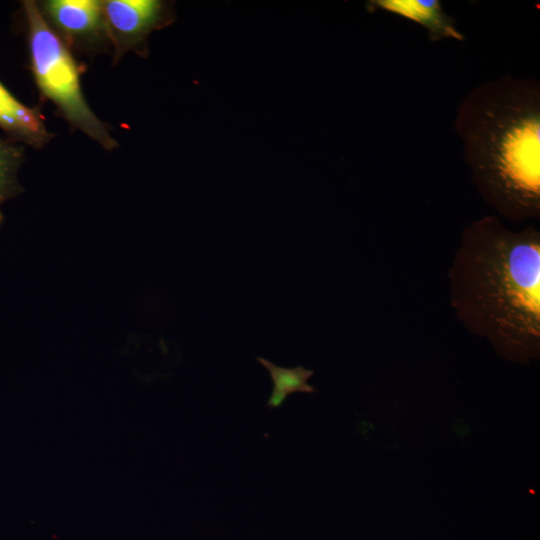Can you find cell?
I'll use <instances>...</instances> for the list:
<instances>
[{"instance_id": "6da1fadb", "label": "cell", "mask_w": 540, "mask_h": 540, "mask_svg": "<svg viewBox=\"0 0 540 540\" xmlns=\"http://www.w3.org/2000/svg\"><path fill=\"white\" fill-rule=\"evenodd\" d=\"M456 319L510 361L540 354V231L506 227L496 215L471 221L448 268Z\"/></svg>"}, {"instance_id": "7a4b0ae2", "label": "cell", "mask_w": 540, "mask_h": 540, "mask_svg": "<svg viewBox=\"0 0 540 540\" xmlns=\"http://www.w3.org/2000/svg\"><path fill=\"white\" fill-rule=\"evenodd\" d=\"M454 129L476 191L511 222L540 218V84L500 76L459 104Z\"/></svg>"}, {"instance_id": "3957f363", "label": "cell", "mask_w": 540, "mask_h": 540, "mask_svg": "<svg viewBox=\"0 0 540 540\" xmlns=\"http://www.w3.org/2000/svg\"><path fill=\"white\" fill-rule=\"evenodd\" d=\"M32 70L41 92L76 129L103 148L112 150L117 141L92 111L83 95L78 69L67 46L51 28L34 1L23 2Z\"/></svg>"}, {"instance_id": "277c9868", "label": "cell", "mask_w": 540, "mask_h": 540, "mask_svg": "<svg viewBox=\"0 0 540 540\" xmlns=\"http://www.w3.org/2000/svg\"><path fill=\"white\" fill-rule=\"evenodd\" d=\"M101 5L115 61L129 50L146 52L148 36L174 18L172 5L160 0H105Z\"/></svg>"}, {"instance_id": "5b68a950", "label": "cell", "mask_w": 540, "mask_h": 540, "mask_svg": "<svg viewBox=\"0 0 540 540\" xmlns=\"http://www.w3.org/2000/svg\"><path fill=\"white\" fill-rule=\"evenodd\" d=\"M38 6L45 19L71 43L83 46L109 41L101 1L49 0Z\"/></svg>"}, {"instance_id": "8992f818", "label": "cell", "mask_w": 540, "mask_h": 540, "mask_svg": "<svg viewBox=\"0 0 540 540\" xmlns=\"http://www.w3.org/2000/svg\"><path fill=\"white\" fill-rule=\"evenodd\" d=\"M366 7L369 12L381 10L418 23L425 28L433 42L442 39L465 40L456 20L445 11L439 0H371Z\"/></svg>"}, {"instance_id": "52a82bcc", "label": "cell", "mask_w": 540, "mask_h": 540, "mask_svg": "<svg viewBox=\"0 0 540 540\" xmlns=\"http://www.w3.org/2000/svg\"><path fill=\"white\" fill-rule=\"evenodd\" d=\"M0 128L13 141L33 148H42L53 137L40 113L15 98L1 82Z\"/></svg>"}, {"instance_id": "ba28073f", "label": "cell", "mask_w": 540, "mask_h": 540, "mask_svg": "<svg viewBox=\"0 0 540 540\" xmlns=\"http://www.w3.org/2000/svg\"><path fill=\"white\" fill-rule=\"evenodd\" d=\"M256 360L268 371L273 383L272 393L267 401L269 408L275 409L280 407L288 395L292 393L316 392L315 387L308 383V380L314 374L312 370L306 369L301 365L293 368L281 367L263 357H257Z\"/></svg>"}, {"instance_id": "9c48e42d", "label": "cell", "mask_w": 540, "mask_h": 540, "mask_svg": "<svg viewBox=\"0 0 540 540\" xmlns=\"http://www.w3.org/2000/svg\"><path fill=\"white\" fill-rule=\"evenodd\" d=\"M23 155V147L15 141L0 139V228L4 219L3 205L22 192L18 172Z\"/></svg>"}]
</instances>
